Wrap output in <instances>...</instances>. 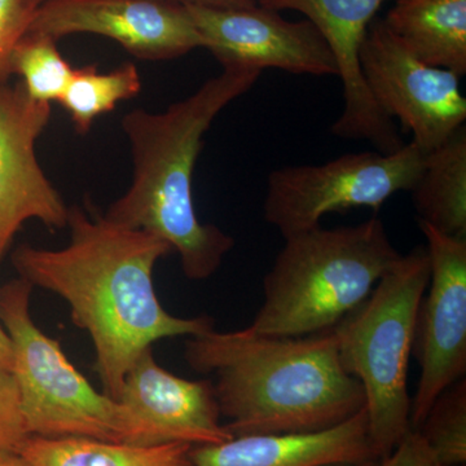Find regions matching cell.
I'll list each match as a JSON object with an SVG mask.
<instances>
[{
  "label": "cell",
  "mask_w": 466,
  "mask_h": 466,
  "mask_svg": "<svg viewBox=\"0 0 466 466\" xmlns=\"http://www.w3.org/2000/svg\"><path fill=\"white\" fill-rule=\"evenodd\" d=\"M66 228V247L23 244L12 265L33 288L69 305L73 324L90 334L103 392L116 400L128 368L153 343L208 332L214 320L174 317L159 302L153 271L173 253L161 238L116 225L87 201L69 207Z\"/></svg>",
  "instance_id": "obj_1"
},
{
  "label": "cell",
  "mask_w": 466,
  "mask_h": 466,
  "mask_svg": "<svg viewBox=\"0 0 466 466\" xmlns=\"http://www.w3.org/2000/svg\"><path fill=\"white\" fill-rule=\"evenodd\" d=\"M184 358L214 375V391L232 437L314 433L366 407L363 386L346 372L332 330L278 339L247 329L188 337Z\"/></svg>",
  "instance_id": "obj_2"
},
{
  "label": "cell",
  "mask_w": 466,
  "mask_h": 466,
  "mask_svg": "<svg viewBox=\"0 0 466 466\" xmlns=\"http://www.w3.org/2000/svg\"><path fill=\"white\" fill-rule=\"evenodd\" d=\"M260 75L249 67H223L219 76L164 112L137 108L122 118L133 156V180L104 217L167 242L189 280H207L216 274L235 247L232 236L198 219L193 204V171L205 134Z\"/></svg>",
  "instance_id": "obj_3"
},
{
  "label": "cell",
  "mask_w": 466,
  "mask_h": 466,
  "mask_svg": "<svg viewBox=\"0 0 466 466\" xmlns=\"http://www.w3.org/2000/svg\"><path fill=\"white\" fill-rule=\"evenodd\" d=\"M380 218L285 238L263 279V303L245 329L278 339L332 330L400 260Z\"/></svg>",
  "instance_id": "obj_4"
},
{
  "label": "cell",
  "mask_w": 466,
  "mask_h": 466,
  "mask_svg": "<svg viewBox=\"0 0 466 466\" xmlns=\"http://www.w3.org/2000/svg\"><path fill=\"white\" fill-rule=\"evenodd\" d=\"M429 280L428 251L417 247L401 256L370 296L332 329L343 368L363 386L370 440L380 460L410 431L408 367Z\"/></svg>",
  "instance_id": "obj_5"
},
{
  "label": "cell",
  "mask_w": 466,
  "mask_h": 466,
  "mask_svg": "<svg viewBox=\"0 0 466 466\" xmlns=\"http://www.w3.org/2000/svg\"><path fill=\"white\" fill-rule=\"evenodd\" d=\"M33 285L18 278L0 287V324L12 345L16 382L29 437H85L118 441L116 403L67 359L30 314Z\"/></svg>",
  "instance_id": "obj_6"
},
{
  "label": "cell",
  "mask_w": 466,
  "mask_h": 466,
  "mask_svg": "<svg viewBox=\"0 0 466 466\" xmlns=\"http://www.w3.org/2000/svg\"><path fill=\"white\" fill-rule=\"evenodd\" d=\"M426 156L410 142L390 155L348 153L321 165L278 168L267 177L263 217L287 238L320 227L329 213L379 211L395 193L412 191Z\"/></svg>",
  "instance_id": "obj_7"
},
{
  "label": "cell",
  "mask_w": 466,
  "mask_h": 466,
  "mask_svg": "<svg viewBox=\"0 0 466 466\" xmlns=\"http://www.w3.org/2000/svg\"><path fill=\"white\" fill-rule=\"evenodd\" d=\"M361 75L370 96L389 118L412 134L426 153L465 126L466 99L455 73L413 56L382 18L368 27L359 51Z\"/></svg>",
  "instance_id": "obj_8"
},
{
  "label": "cell",
  "mask_w": 466,
  "mask_h": 466,
  "mask_svg": "<svg viewBox=\"0 0 466 466\" xmlns=\"http://www.w3.org/2000/svg\"><path fill=\"white\" fill-rule=\"evenodd\" d=\"M431 263L428 296L417 314L412 354L420 379L410 407L419 431L441 392L466 373V238L446 235L419 220Z\"/></svg>",
  "instance_id": "obj_9"
},
{
  "label": "cell",
  "mask_w": 466,
  "mask_h": 466,
  "mask_svg": "<svg viewBox=\"0 0 466 466\" xmlns=\"http://www.w3.org/2000/svg\"><path fill=\"white\" fill-rule=\"evenodd\" d=\"M207 48L220 66L267 67L293 75L339 76L336 58L318 27L285 20L259 3L214 5L182 0Z\"/></svg>",
  "instance_id": "obj_10"
},
{
  "label": "cell",
  "mask_w": 466,
  "mask_h": 466,
  "mask_svg": "<svg viewBox=\"0 0 466 466\" xmlns=\"http://www.w3.org/2000/svg\"><path fill=\"white\" fill-rule=\"evenodd\" d=\"M118 443L211 446L232 440L220 424L213 382L191 381L168 372L146 350L128 368L116 400Z\"/></svg>",
  "instance_id": "obj_11"
},
{
  "label": "cell",
  "mask_w": 466,
  "mask_h": 466,
  "mask_svg": "<svg viewBox=\"0 0 466 466\" xmlns=\"http://www.w3.org/2000/svg\"><path fill=\"white\" fill-rule=\"evenodd\" d=\"M27 32L55 41L95 34L150 61L173 60L204 48L182 0H51L35 9Z\"/></svg>",
  "instance_id": "obj_12"
},
{
  "label": "cell",
  "mask_w": 466,
  "mask_h": 466,
  "mask_svg": "<svg viewBox=\"0 0 466 466\" xmlns=\"http://www.w3.org/2000/svg\"><path fill=\"white\" fill-rule=\"evenodd\" d=\"M51 112V104L32 99L20 82H0V260L27 220L51 231L66 228L69 207L35 152Z\"/></svg>",
  "instance_id": "obj_13"
},
{
  "label": "cell",
  "mask_w": 466,
  "mask_h": 466,
  "mask_svg": "<svg viewBox=\"0 0 466 466\" xmlns=\"http://www.w3.org/2000/svg\"><path fill=\"white\" fill-rule=\"evenodd\" d=\"M386 0H259L263 7L305 15L324 36L343 85V110L332 134L367 140L379 152H398L404 146L394 121L377 106L361 75L359 51L370 23Z\"/></svg>",
  "instance_id": "obj_14"
},
{
  "label": "cell",
  "mask_w": 466,
  "mask_h": 466,
  "mask_svg": "<svg viewBox=\"0 0 466 466\" xmlns=\"http://www.w3.org/2000/svg\"><path fill=\"white\" fill-rule=\"evenodd\" d=\"M191 466H329L380 462L366 408L334 428L314 433L233 437L192 447Z\"/></svg>",
  "instance_id": "obj_15"
},
{
  "label": "cell",
  "mask_w": 466,
  "mask_h": 466,
  "mask_svg": "<svg viewBox=\"0 0 466 466\" xmlns=\"http://www.w3.org/2000/svg\"><path fill=\"white\" fill-rule=\"evenodd\" d=\"M382 21L413 56L466 75V0H397Z\"/></svg>",
  "instance_id": "obj_16"
},
{
  "label": "cell",
  "mask_w": 466,
  "mask_h": 466,
  "mask_svg": "<svg viewBox=\"0 0 466 466\" xmlns=\"http://www.w3.org/2000/svg\"><path fill=\"white\" fill-rule=\"evenodd\" d=\"M419 220L446 235L466 238V128L426 156L413 187Z\"/></svg>",
  "instance_id": "obj_17"
},
{
  "label": "cell",
  "mask_w": 466,
  "mask_h": 466,
  "mask_svg": "<svg viewBox=\"0 0 466 466\" xmlns=\"http://www.w3.org/2000/svg\"><path fill=\"white\" fill-rule=\"evenodd\" d=\"M193 446H131L85 437H27L18 455L30 466H191Z\"/></svg>",
  "instance_id": "obj_18"
},
{
  "label": "cell",
  "mask_w": 466,
  "mask_h": 466,
  "mask_svg": "<svg viewBox=\"0 0 466 466\" xmlns=\"http://www.w3.org/2000/svg\"><path fill=\"white\" fill-rule=\"evenodd\" d=\"M142 91V76L133 63L101 73L92 64L76 67L60 104L70 116L76 133L87 135L99 116L113 112L121 101L130 100Z\"/></svg>",
  "instance_id": "obj_19"
},
{
  "label": "cell",
  "mask_w": 466,
  "mask_h": 466,
  "mask_svg": "<svg viewBox=\"0 0 466 466\" xmlns=\"http://www.w3.org/2000/svg\"><path fill=\"white\" fill-rule=\"evenodd\" d=\"M9 66L32 99L48 104L60 101L75 70L58 51L57 41L29 32L12 52Z\"/></svg>",
  "instance_id": "obj_20"
},
{
  "label": "cell",
  "mask_w": 466,
  "mask_h": 466,
  "mask_svg": "<svg viewBox=\"0 0 466 466\" xmlns=\"http://www.w3.org/2000/svg\"><path fill=\"white\" fill-rule=\"evenodd\" d=\"M417 431L441 466H465V377L441 392Z\"/></svg>",
  "instance_id": "obj_21"
},
{
  "label": "cell",
  "mask_w": 466,
  "mask_h": 466,
  "mask_svg": "<svg viewBox=\"0 0 466 466\" xmlns=\"http://www.w3.org/2000/svg\"><path fill=\"white\" fill-rule=\"evenodd\" d=\"M27 437L16 382L11 372L0 368V458L18 455Z\"/></svg>",
  "instance_id": "obj_22"
},
{
  "label": "cell",
  "mask_w": 466,
  "mask_h": 466,
  "mask_svg": "<svg viewBox=\"0 0 466 466\" xmlns=\"http://www.w3.org/2000/svg\"><path fill=\"white\" fill-rule=\"evenodd\" d=\"M34 12L25 0H0V82L11 76L12 52L29 30Z\"/></svg>",
  "instance_id": "obj_23"
},
{
  "label": "cell",
  "mask_w": 466,
  "mask_h": 466,
  "mask_svg": "<svg viewBox=\"0 0 466 466\" xmlns=\"http://www.w3.org/2000/svg\"><path fill=\"white\" fill-rule=\"evenodd\" d=\"M379 466H441L433 451L429 449L422 435L417 431L404 435L390 455L380 461Z\"/></svg>",
  "instance_id": "obj_24"
},
{
  "label": "cell",
  "mask_w": 466,
  "mask_h": 466,
  "mask_svg": "<svg viewBox=\"0 0 466 466\" xmlns=\"http://www.w3.org/2000/svg\"><path fill=\"white\" fill-rule=\"evenodd\" d=\"M0 368L11 372L12 370V345L7 332L0 324Z\"/></svg>",
  "instance_id": "obj_25"
},
{
  "label": "cell",
  "mask_w": 466,
  "mask_h": 466,
  "mask_svg": "<svg viewBox=\"0 0 466 466\" xmlns=\"http://www.w3.org/2000/svg\"><path fill=\"white\" fill-rule=\"evenodd\" d=\"M0 466H30L20 455L0 458Z\"/></svg>",
  "instance_id": "obj_26"
},
{
  "label": "cell",
  "mask_w": 466,
  "mask_h": 466,
  "mask_svg": "<svg viewBox=\"0 0 466 466\" xmlns=\"http://www.w3.org/2000/svg\"><path fill=\"white\" fill-rule=\"evenodd\" d=\"M198 2L214 3V5H247V3H259V0H198Z\"/></svg>",
  "instance_id": "obj_27"
},
{
  "label": "cell",
  "mask_w": 466,
  "mask_h": 466,
  "mask_svg": "<svg viewBox=\"0 0 466 466\" xmlns=\"http://www.w3.org/2000/svg\"><path fill=\"white\" fill-rule=\"evenodd\" d=\"M25 2L30 8L35 11L36 8L41 7V5H45V3L51 2V0H25Z\"/></svg>",
  "instance_id": "obj_28"
},
{
  "label": "cell",
  "mask_w": 466,
  "mask_h": 466,
  "mask_svg": "<svg viewBox=\"0 0 466 466\" xmlns=\"http://www.w3.org/2000/svg\"><path fill=\"white\" fill-rule=\"evenodd\" d=\"M380 462H359V464H334L329 466H379Z\"/></svg>",
  "instance_id": "obj_29"
}]
</instances>
